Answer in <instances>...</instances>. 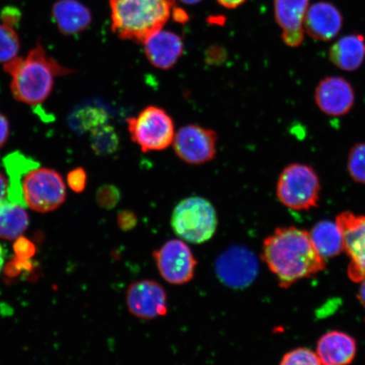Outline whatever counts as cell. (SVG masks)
Returning a JSON list of instances; mask_svg holds the SVG:
<instances>
[{"instance_id":"1","label":"cell","mask_w":365,"mask_h":365,"mask_svg":"<svg viewBox=\"0 0 365 365\" xmlns=\"http://www.w3.org/2000/svg\"><path fill=\"white\" fill-rule=\"evenodd\" d=\"M263 262L282 289L312 277L326 269L309 232L296 227H278L263 242Z\"/></svg>"},{"instance_id":"2","label":"cell","mask_w":365,"mask_h":365,"mask_svg":"<svg viewBox=\"0 0 365 365\" xmlns=\"http://www.w3.org/2000/svg\"><path fill=\"white\" fill-rule=\"evenodd\" d=\"M4 68L11 76L14 98L31 105L42 103L49 97L57 76L74 73L48 56L41 44L31 49L26 58L16 57L4 63Z\"/></svg>"},{"instance_id":"3","label":"cell","mask_w":365,"mask_h":365,"mask_svg":"<svg viewBox=\"0 0 365 365\" xmlns=\"http://www.w3.org/2000/svg\"><path fill=\"white\" fill-rule=\"evenodd\" d=\"M112 29L118 38L143 43L162 30L175 0H108Z\"/></svg>"},{"instance_id":"4","label":"cell","mask_w":365,"mask_h":365,"mask_svg":"<svg viewBox=\"0 0 365 365\" xmlns=\"http://www.w3.org/2000/svg\"><path fill=\"white\" fill-rule=\"evenodd\" d=\"M171 226L181 240L191 244H203L215 235L216 210L207 199L199 196L185 198L173 210Z\"/></svg>"},{"instance_id":"5","label":"cell","mask_w":365,"mask_h":365,"mask_svg":"<svg viewBox=\"0 0 365 365\" xmlns=\"http://www.w3.org/2000/svg\"><path fill=\"white\" fill-rule=\"evenodd\" d=\"M321 184L314 168L301 163H292L282 170L277 185L278 200L295 211H309L317 207Z\"/></svg>"},{"instance_id":"6","label":"cell","mask_w":365,"mask_h":365,"mask_svg":"<svg viewBox=\"0 0 365 365\" xmlns=\"http://www.w3.org/2000/svg\"><path fill=\"white\" fill-rule=\"evenodd\" d=\"M127 122L132 140L144 153L166 149L175 139V123L162 108L150 105Z\"/></svg>"},{"instance_id":"7","label":"cell","mask_w":365,"mask_h":365,"mask_svg":"<svg viewBox=\"0 0 365 365\" xmlns=\"http://www.w3.org/2000/svg\"><path fill=\"white\" fill-rule=\"evenodd\" d=\"M26 207L38 212L53 211L65 202V182L50 168H36L27 173L22 185Z\"/></svg>"},{"instance_id":"8","label":"cell","mask_w":365,"mask_h":365,"mask_svg":"<svg viewBox=\"0 0 365 365\" xmlns=\"http://www.w3.org/2000/svg\"><path fill=\"white\" fill-rule=\"evenodd\" d=\"M160 275L168 284L182 285L193 279L197 261L185 241L171 240L153 252Z\"/></svg>"},{"instance_id":"9","label":"cell","mask_w":365,"mask_h":365,"mask_svg":"<svg viewBox=\"0 0 365 365\" xmlns=\"http://www.w3.org/2000/svg\"><path fill=\"white\" fill-rule=\"evenodd\" d=\"M258 272L257 257L244 246H232L217 259L219 280L232 289H241L250 286L257 278Z\"/></svg>"},{"instance_id":"10","label":"cell","mask_w":365,"mask_h":365,"mask_svg":"<svg viewBox=\"0 0 365 365\" xmlns=\"http://www.w3.org/2000/svg\"><path fill=\"white\" fill-rule=\"evenodd\" d=\"M173 149L182 162L202 165L215 158L217 135L215 131L198 125L180 128L173 141Z\"/></svg>"},{"instance_id":"11","label":"cell","mask_w":365,"mask_h":365,"mask_svg":"<svg viewBox=\"0 0 365 365\" xmlns=\"http://www.w3.org/2000/svg\"><path fill=\"white\" fill-rule=\"evenodd\" d=\"M344 239V251L350 259L348 274L351 280L361 282L365 278V216L344 212L336 217Z\"/></svg>"},{"instance_id":"12","label":"cell","mask_w":365,"mask_h":365,"mask_svg":"<svg viewBox=\"0 0 365 365\" xmlns=\"http://www.w3.org/2000/svg\"><path fill=\"white\" fill-rule=\"evenodd\" d=\"M126 304L134 317L147 321L166 316L168 313L166 290L153 280H140L132 284L127 290Z\"/></svg>"},{"instance_id":"13","label":"cell","mask_w":365,"mask_h":365,"mask_svg":"<svg viewBox=\"0 0 365 365\" xmlns=\"http://www.w3.org/2000/svg\"><path fill=\"white\" fill-rule=\"evenodd\" d=\"M314 99L327 115L342 116L354 107L355 93L352 85L342 77L328 76L318 84Z\"/></svg>"},{"instance_id":"14","label":"cell","mask_w":365,"mask_h":365,"mask_svg":"<svg viewBox=\"0 0 365 365\" xmlns=\"http://www.w3.org/2000/svg\"><path fill=\"white\" fill-rule=\"evenodd\" d=\"M309 8V0H275L274 10L278 26L282 29V38L286 45L297 48L303 43L304 18Z\"/></svg>"},{"instance_id":"15","label":"cell","mask_w":365,"mask_h":365,"mask_svg":"<svg viewBox=\"0 0 365 365\" xmlns=\"http://www.w3.org/2000/svg\"><path fill=\"white\" fill-rule=\"evenodd\" d=\"M144 50L154 67L170 70L176 65L184 53V43L180 36L160 30L145 41Z\"/></svg>"},{"instance_id":"16","label":"cell","mask_w":365,"mask_h":365,"mask_svg":"<svg viewBox=\"0 0 365 365\" xmlns=\"http://www.w3.org/2000/svg\"><path fill=\"white\" fill-rule=\"evenodd\" d=\"M341 26V14L333 4L318 2L308 8L304 27L312 38L330 41L339 34Z\"/></svg>"},{"instance_id":"17","label":"cell","mask_w":365,"mask_h":365,"mask_svg":"<svg viewBox=\"0 0 365 365\" xmlns=\"http://www.w3.org/2000/svg\"><path fill=\"white\" fill-rule=\"evenodd\" d=\"M357 354V341L339 331L324 334L317 342V354L322 365H349Z\"/></svg>"},{"instance_id":"18","label":"cell","mask_w":365,"mask_h":365,"mask_svg":"<svg viewBox=\"0 0 365 365\" xmlns=\"http://www.w3.org/2000/svg\"><path fill=\"white\" fill-rule=\"evenodd\" d=\"M3 166L8 176L6 199L9 202L21 205L26 208L24 195H23V180L27 173L40 167L39 163L25 154L15 152L7 155L3 159Z\"/></svg>"},{"instance_id":"19","label":"cell","mask_w":365,"mask_h":365,"mask_svg":"<svg viewBox=\"0 0 365 365\" xmlns=\"http://www.w3.org/2000/svg\"><path fill=\"white\" fill-rule=\"evenodd\" d=\"M52 15L61 33L75 35L85 31L91 22V14L77 0H59L54 4Z\"/></svg>"},{"instance_id":"20","label":"cell","mask_w":365,"mask_h":365,"mask_svg":"<svg viewBox=\"0 0 365 365\" xmlns=\"http://www.w3.org/2000/svg\"><path fill=\"white\" fill-rule=\"evenodd\" d=\"M331 61L346 71H354L362 66L365 59V38L363 35L344 36L331 46Z\"/></svg>"},{"instance_id":"21","label":"cell","mask_w":365,"mask_h":365,"mask_svg":"<svg viewBox=\"0 0 365 365\" xmlns=\"http://www.w3.org/2000/svg\"><path fill=\"white\" fill-rule=\"evenodd\" d=\"M309 235L314 248L324 259L335 257L344 251V239L336 222L324 220L317 222Z\"/></svg>"},{"instance_id":"22","label":"cell","mask_w":365,"mask_h":365,"mask_svg":"<svg viewBox=\"0 0 365 365\" xmlns=\"http://www.w3.org/2000/svg\"><path fill=\"white\" fill-rule=\"evenodd\" d=\"M25 209L6 198L0 202V238L16 240L26 231L29 217Z\"/></svg>"},{"instance_id":"23","label":"cell","mask_w":365,"mask_h":365,"mask_svg":"<svg viewBox=\"0 0 365 365\" xmlns=\"http://www.w3.org/2000/svg\"><path fill=\"white\" fill-rule=\"evenodd\" d=\"M91 148L98 156H108L116 152L120 147V138L114 128L105 125L91 132Z\"/></svg>"},{"instance_id":"24","label":"cell","mask_w":365,"mask_h":365,"mask_svg":"<svg viewBox=\"0 0 365 365\" xmlns=\"http://www.w3.org/2000/svg\"><path fill=\"white\" fill-rule=\"evenodd\" d=\"M75 126L81 132H91L107 125L108 114L103 108L86 107L75 113Z\"/></svg>"},{"instance_id":"25","label":"cell","mask_w":365,"mask_h":365,"mask_svg":"<svg viewBox=\"0 0 365 365\" xmlns=\"http://www.w3.org/2000/svg\"><path fill=\"white\" fill-rule=\"evenodd\" d=\"M20 39L12 26L0 24V63H6L17 57Z\"/></svg>"},{"instance_id":"26","label":"cell","mask_w":365,"mask_h":365,"mask_svg":"<svg viewBox=\"0 0 365 365\" xmlns=\"http://www.w3.org/2000/svg\"><path fill=\"white\" fill-rule=\"evenodd\" d=\"M348 170L352 179L365 185V143L355 145L348 158Z\"/></svg>"},{"instance_id":"27","label":"cell","mask_w":365,"mask_h":365,"mask_svg":"<svg viewBox=\"0 0 365 365\" xmlns=\"http://www.w3.org/2000/svg\"><path fill=\"white\" fill-rule=\"evenodd\" d=\"M279 365H322L317 353L305 348L289 351L282 357Z\"/></svg>"},{"instance_id":"28","label":"cell","mask_w":365,"mask_h":365,"mask_svg":"<svg viewBox=\"0 0 365 365\" xmlns=\"http://www.w3.org/2000/svg\"><path fill=\"white\" fill-rule=\"evenodd\" d=\"M120 198V190L112 185H104L100 187L96 194L98 203L106 209L115 207Z\"/></svg>"},{"instance_id":"29","label":"cell","mask_w":365,"mask_h":365,"mask_svg":"<svg viewBox=\"0 0 365 365\" xmlns=\"http://www.w3.org/2000/svg\"><path fill=\"white\" fill-rule=\"evenodd\" d=\"M68 185L76 193L84 191L88 182V175L83 168H78L68 173L67 177Z\"/></svg>"},{"instance_id":"30","label":"cell","mask_w":365,"mask_h":365,"mask_svg":"<svg viewBox=\"0 0 365 365\" xmlns=\"http://www.w3.org/2000/svg\"><path fill=\"white\" fill-rule=\"evenodd\" d=\"M14 250L16 251L18 259L23 262H26V259L33 257L35 252L34 245L23 237L16 239Z\"/></svg>"},{"instance_id":"31","label":"cell","mask_w":365,"mask_h":365,"mask_svg":"<svg viewBox=\"0 0 365 365\" xmlns=\"http://www.w3.org/2000/svg\"><path fill=\"white\" fill-rule=\"evenodd\" d=\"M118 222L123 230H130L135 225L136 217L130 211H123L118 213Z\"/></svg>"},{"instance_id":"32","label":"cell","mask_w":365,"mask_h":365,"mask_svg":"<svg viewBox=\"0 0 365 365\" xmlns=\"http://www.w3.org/2000/svg\"><path fill=\"white\" fill-rule=\"evenodd\" d=\"M10 135V126L7 118L0 113V148H2Z\"/></svg>"},{"instance_id":"33","label":"cell","mask_w":365,"mask_h":365,"mask_svg":"<svg viewBox=\"0 0 365 365\" xmlns=\"http://www.w3.org/2000/svg\"><path fill=\"white\" fill-rule=\"evenodd\" d=\"M20 14L17 12L16 9L7 8L2 13V19L4 24L12 26L19 21Z\"/></svg>"},{"instance_id":"34","label":"cell","mask_w":365,"mask_h":365,"mask_svg":"<svg viewBox=\"0 0 365 365\" xmlns=\"http://www.w3.org/2000/svg\"><path fill=\"white\" fill-rule=\"evenodd\" d=\"M8 193V180L0 173V202L6 199Z\"/></svg>"},{"instance_id":"35","label":"cell","mask_w":365,"mask_h":365,"mask_svg":"<svg viewBox=\"0 0 365 365\" xmlns=\"http://www.w3.org/2000/svg\"><path fill=\"white\" fill-rule=\"evenodd\" d=\"M246 0H217V2L223 7L235 9L243 4Z\"/></svg>"},{"instance_id":"36","label":"cell","mask_w":365,"mask_h":365,"mask_svg":"<svg viewBox=\"0 0 365 365\" xmlns=\"http://www.w3.org/2000/svg\"><path fill=\"white\" fill-rule=\"evenodd\" d=\"M358 299L360 304H361L362 307L365 309V278L361 282V285H360Z\"/></svg>"},{"instance_id":"37","label":"cell","mask_w":365,"mask_h":365,"mask_svg":"<svg viewBox=\"0 0 365 365\" xmlns=\"http://www.w3.org/2000/svg\"><path fill=\"white\" fill-rule=\"evenodd\" d=\"M4 257H6V254H4V250L3 246L0 245V272H1V269L4 266Z\"/></svg>"},{"instance_id":"38","label":"cell","mask_w":365,"mask_h":365,"mask_svg":"<svg viewBox=\"0 0 365 365\" xmlns=\"http://www.w3.org/2000/svg\"><path fill=\"white\" fill-rule=\"evenodd\" d=\"M181 1L188 4H193L200 2V0H181Z\"/></svg>"}]
</instances>
